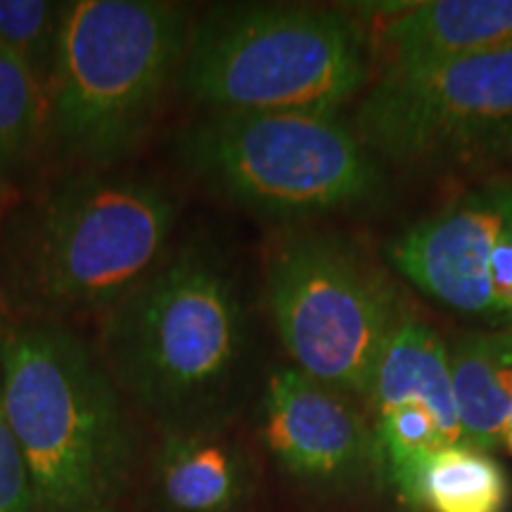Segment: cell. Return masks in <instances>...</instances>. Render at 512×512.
<instances>
[{
  "instance_id": "obj_1",
  "label": "cell",
  "mask_w": 512,
  "mask_h": 512,
  "mask_svg": "<svg viewBox=\"0 0 512 512\" xmlns=\"http://www.w3.org/2000/svg\"><path fill=\"white\" fill-rule=\"evenodd\" d=\"M0 387L36 508H107L124 489L133 460L110 370L69 332L22 325L0 342Z\"/></svg>"
},
{
  "instance_id": "obj_2",
  "label": "cell",
  "mask_w": 512,
  "mask_h": 512,
  "mask_svg": "<svg viewBox=\"0 0 512 512\" xmlns=\"http://www.w3.org/2000/svg\"><path fill=\"white\" fill-rule=\"evenodd\" d=\"M368 76V34L351 12L240 3L190 29L178 86L214 112L339 114Z\"/></svg>"
},
{
  "instance_id": "obj_3",
  "label": "cell",
  "mask_w": 512,
  "mask_h": 512,
  "mask_svg": "<svg viewBox=\"0 0 512 512\" xmlns=\"http://www.w3.org/2000/svg\"><path fill=\"white\" fill-rule=\"evenodd\" d=\"M112 380L147 411L188 418L245 368L247 318L219 261L181 249L112 306L102 328Z\"/></svg>"
},
{
  "instance_id": "obj_4",
  "label": "cell",
  "mask_w": 512,
  "mask_h": 512,
  "mask_svg": "<svg viewBox=\"0 0 512 512\" xmlns=\"http://www.w3.org/2000/svg\"><path fill=\"white\" fill-rule=\"evenodd\" d=\"M188 22L155 0L67 5L57 43L50 117L74 155L124 157L145 136L169 81L181 74Z\"/></svg>"
},
{
  "instance_id": "obj_5",
  "label": "cell",
  "mask_w": 512,
  "mask_h": 512,
  "mask_svg": "<svg viewBox=\"0 0 512 512\" xmlns=\"http://www.w3.org/2000/svg\"><path fill=\"white\" fill-rule=\"evenodd\" d=\"M185 164L254 211L306 216L380 195L377 159L339 114L214 112L181 136Z\"/></svg>"
},
{
  "instance_id": "obj_6",
  "label": "cell",
  "mask_w": 512,
  "mask_h": 512,
  "mask_svg": "<svg viewBox=\"0 0 512 512\" xmlns=\"http://www.w3.org/2000/svg\"><path fill=\"white\" fill-rule=\"evenodd\" d=\"M268 304L294 368L368 399L382 351L408 316L392 280L351 242L304 233L268 259Z\"/></svg>"
},
{
  "instance_id": "obj_7",
  "label": "cell",
  "mask_w": 512,
  "mask_h": 512,
  "mask_svg": "<svg viewBox=\"0 0 512 512\" xmlns=\"http://www.w3.org/2000/svg\"><path fill=\"white\" fill-rule=\"evenodd\" d=\"M354 131L375 159L444 164L512 147V48L387 67Z\"/></svg>"
},
{
  "instance_id": "obj_8",
  "label": "cell",
  "mask_w": 512,
  "mask_h": 512,
  "mask_svg": "<svg viewBox=\"0 0 512 512\" xmlns=\"http://www.w3.org/2000/svg\"><path fill=\"white\" fill-rule=\"evenodd\" d=\"M176 204L136 178L83 174L48 202L38 240V283L76 309L117 306L162 264Z\"/></svg>"
},
{
  "instance_id": "obj_9",
  "label": "cell",
  "mask_w": 512,
  "mask_h": 512,
  "mask_svg": "<svg viewBox=\"0 0 512 512\" xmlns=\"http://www.w3.org/2000/svg\"><path fill=\"white\" fill-rule=\"evenodd\" d=\"M399 275L460 316L512 328V183L472 188L396 238Z\"/></svg>"
},
{
  "instance_id": "obj_10",
  "label": "cell",
  "mask_w": 512,
  "mask_h": 512,
  "mask_svg": "<svg viewBox=\"0 0 512 512\" xmlns=\"http://www.w3.org/2000/svg\"><path fill=\"white\" fill-rule=\"evenodd\" d=\"M264 439L280 465L313 484H347L384 467L380 441L354 399L297 368L275 370L264 399Z\"/></svg>"
},
{
  "instance_id": "obj_11",
  "label": "cell",
  "mask_w": 512,
  "mask_h": 512,
  "mask_svg": "<svg viewBox=\"0 0 512 512\" xmlns=\"http://www.w3.org/2000/svg\"><path fill=\"white\" fill-rule=\"evenodd\" d=\"M380 31L389 67L512 48V0H427L394 5Z\"/></svg>"
},
{
  "instance_id": "obj_12",
  "label": "cell",
  "mask_w": 512,
  "mask_h": 512,
  "mask_svg": "<svg viewBox=\"0 0 512 512\" xmlns=\"http://www.w3.org/2000/svg\"><path fill=\"white\" fill-rule=\"evenodd\" d=\"M368 399L375 415L392 411L430 415L448 446H463L448 347L420 320L406 318L389 339L375 368Z\"/></svg>"
},
{
  "instance_id": "obj_13",
  "label": "cell",
  "mask_w": 512,
  "mask_h": 512,
  "mask_svg": "<svg viewBox=\"0 0 512 512\" xmlns=\"http://www.w3.org/2000/svg\"><path fill=\"white\" fill-rule=\"evenodd\" d=\"M448 366L463 446L501 451L512 408V328L456 339L448 347Z\"/></svg>"
},
{
  "instance_id": "obj_14",
  "label": "cell",
  "mask_w": 512,
  "mask_h": 512,
  "mask_svg": "<svg viewBox=\"0 0 512 512\" xmlns=\"http://www.w3.org/2000/svg\"><path fill=\"white\" fill-rule=\"evenodd\" d=\"M159 486L176 512H226L245 494V467L223 441L176 432L159 456Z\"/></svg>"
},
{
  "instance_id": "obj_15",
  "label": "cell",
  "mask_w": 512,
  "mask_h": 512,
  "mask_svg": "<svg viewBox=\"0 0 512 512\" xmlns=\"http://www.w3.org/2000/svg\"><path fill=\"white\" fill-rule=\"evenodd\" d=\"M510 484L489 453L448 446L427 460L408 505L425 512H505Z\"/></svg>"
},
{
  "instance_id": "obj_16",
  "label": "cell",
  "mask_w": 512,
  "mask_h": 512,
  "mask_svg": "<svg viewBox=\"0 0 512 512\" xmlns=\"http://www.w3.org/2000/svg\"><path fill=\"white\" fill-rule=\"evenodd\" d=\"M48 95L15 53L0 43V176L27 162L34 150Z\"/></svg>"
},
{
  "instance_id": "obj_17",
  "label": "cell",
  "mask_w": 512,
  "mask_h": 512,
  "mask_svg": "<svg viewBox=\"0 0 512 512\" xmlns=\"http://www.w3.org/2000/svg\"><path fill=\"white\" fill-rule=\"evenodd\" d=\"M64 10L43 0H0V43L36 76L50 100Z\"/></svg>"
},
{
  "instance_id": "obj_18",
  "label": "cell",
  "mask_w": 512,
  "mask_h": 512,
  "mask_svg": "<svg viewBox=\"0 0 512 512\" xmlns=\"http://www.w3.org/2000/svg\"><path fill=\"white\" fill-rule=\"evenodd\" d=\"M0 512H36L29 467L5 413L3 387H0Z\"/></svg>"
},
{
  "instance_id": "obj_19",
  "label": "cell",
  "mask_w": 512,
  "mask_h": 512,
  "mask_svg": "<svg viewBox=\"0 0 512 512\" xmlns=\"http://www.w3.org/2000/svg\"><path fill=\"white\" fill-rule=\"evenodd\" d=\"M503 451H508L512 456V408L508 413V420H505V430H503Z\"/></svg>"
},
{
  "instance_id": "obj_20",
  "label": "cell",
  "mask_w": 512,
  "mask_h": 512,
  "mask_svg": "<svg viewBox=\"0 0 512 512\" xmlns=\"http://www.w3.org/2000/svg\"><path fill=\"white\" fill-rule=\"evenodd\" d=\"M83 512H114L112 508H93V510H83Z\"/></svg>"
},
{
  "instance_id": "obj_21",
  "label": "cell",
  "mask_w": 512,
  "mask_h": 512,
  "mask_svg": "<svg viewBox=\"0 0 512 512\" xmlns=\"http://www.w3.org/2000/svg\"><path fill=\"white\" fill-rule=\"evenodd\" d=\"M0 200H3V176H0Z\"/></svg>"
}]
</instances>
